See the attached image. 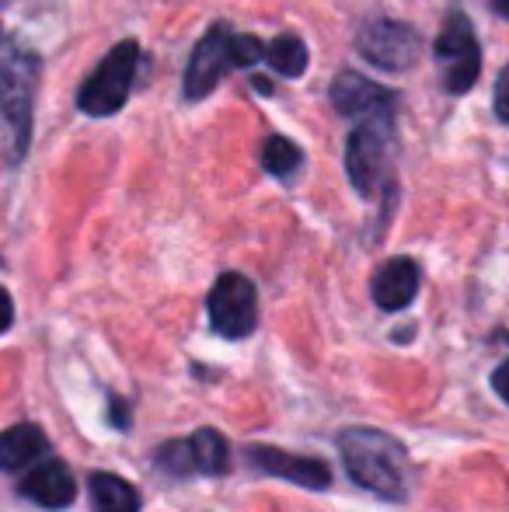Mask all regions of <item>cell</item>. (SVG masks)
Instances as JSON below:
<instances>
[{"label": "cell", "mask_w": 509, "mask_h": 512, "mask_svg": "<svg viewBox=\"0 0 509 512\" xmlns=\"http://www.w3.org/2000/svg\"><path fill=\"white\" fill-rule=\"evenodd\" d=\"M339 453L346 474L360 488L374 492L377 499L405 502L412 488V464H408L405 446L381 429L353 425L339 436Z\"/></svg>", "instance_id": "obj_1"}, {"label": "cell", "mask_w": 509, "mask_h": 512, "mask_svg": "<svg viewBox=\"0 0 509 512\" xmlns=\"http://www.w3.org/2000/svg\"><path fill=\"white\" fill-rule=\"evenodd\" d=\"M35 84H39V56L0 28V122H4L7 164H21L32 143Z\"/></svg>", "instance_id": "obj_2"}, {"label": "cell", "mask_w": 509, "mask_h": 512, "mask_svg": "<svg viewBox=\"0 0 509 512\" xmlns=\"http://www.w3.org/2000/svg\"><path fill=\"white\" fill-rule=\"evenodd\" d=\"M136 70H140V42L126 39L109 49L102 63L91 70L88 81L77 88V108L91 119H109L133 95Z\"/></svg>", "instance_id": "obj_3"}, {"label": "cell", "mask_w": 509, "mask_h": 512, "mask_svg": "<svg viewBox=\"0 0 509 512\" xmlns=\"http://www.w3.org/2000/svg\"><path fill=\"white\" fill-rule=\"evenodd\" d=\"M391 126L394 119L356 122L346 140V175L363 199L377 196L381 189L391 192Z\"/></svg>", "instance_id": "obj_4"}, {"label": "cell", "mask_w": 509, "mask_h": 512, "mask_svg": "<svg viewBox=\"0 0 509 512\" xmlns=\"http://www.w3.org/2000/svg\"><path fill=\"white\" fill-rule=\"evenodd\" d=\"M433 53H436V63H440L443 91H450V95H468V91L475 88L478 74H482V46H478L468 14L450 11Z\"/></svg>", "instance_id": "obj_5"}, {"label": "cell", "mask_w": 509, "mask_h": 512, "mask_svg": "<svg viewBox=\"0 0 509 512\" xmlns=\"http://www.w3.org/2000/svg\"><path fill=\"white\" fill-rule=\"evenodd\" d=\"M356 53L377 70L401 74L412 70L422 56V35L408 21L394 18H374L356 32Z\"/></svg>", "instance_id": "obj_6"}, {"label": "cell", "mask_w": 509, "mask_h": 512, "mask_svg": "<svg viewBox=\"0 0 509 512\" xmlns=\"http://www.w3.org/2000/svg\"><path fill=\"white\" fill-rule=\"evenodd\" d=\"M206 314L217 335L224 338H248L258 324V290L248 276L241 272H224L213 283L210 297H206Z\"/></svg>", "instance_id": "obj_7"}, {"label": "cell", "mask_w": 509, "mask_h": 512, "mask_svg": "<svg viewBox=\"0 0 509 512\" xmlns=\"http://www.w3.org/2000/svg\"><path fill=\"white\" fill-rule=\"evenodd\" d=\"M157 467L175 478H189V474H224L231 467V446L217 429H199L189 439H175L157 450Z\"/></svg>", "instance_id": "obj_8"}, {"label": "cell", "mask_w": 509, "mask_h": 512, "mask_svg": "<svg viewBox=\"0 0 509 512\" xmlns=\"http://www.w3.org/2000/svg\"><path fill=\"white\" fill-rule=\"evenodd\" d=\"M231 42H234V32L224 21L210 25V32L196 42V49H192V56H189V67H185V84H182L189 102L210 98L213 91H217L220 77L227 74V67H234Z\"/></svg>", "instance_id": "obj_9"}, {"label": "cell", "mask_w": 509, "mask_h": 512, "mask_svg": "<svg viewBox=\"0 0 509 512\" xmlns=\"http://www.w3.org/2000/svg\"><path fill=\"white\" fill-rule=\"evenodd\" d=\"M328 98H332L335 112L346 115V119H356V122L394 119V108H398V95H394L391 88L356 74V70L335 74L332 88H328Z\"/></svg>", "instance_id": "obj_10"}, {"label": "cell", "mask_w": 509, "mask_h": 512, "mask_svg": "<svg viewBox=\"0 0 509 512\" xmlns=\"http://www.w3.org/2000/svg\"><path fill=\"white\" fill-rule=\"evenodd\" d=\"M248 460H252L258 471L272 474V478H283L300 488L325 492V488L332 485V467H328L325 460L300 457V453H286V450H276V446H248Z\"/></svg>", "instance_id": "obj_11"}, {"label": "cell", "mask_w": 509, "mask_h": 512, "mask_svg": "<svg viewBox=\"0 0 509 512\" xmlns=\"http://www.w3.org/2000/svg\"><path fill=\"white\" fill-rule=\"evenodd\" d=\"M422 283V272L415 265V258H391L381 269L374 272V283H370V293H374V304L381 310H405L415 300Z\"/></svg>", "instance_id": "obj_12"}, {"label": "cell", "mask_w": 509, "mask_h": 512, "mask_svg": "<svg viewBox=\"0 0 509 512\" xmlns=\"http://www.w3.org/2000/svg\"><path fill=\"white\" fill-rule=\"evenodd\" d=\"M21 495L46 509H67L77 499V481L70 474L67 464L60 460H46V464L32 467V474H25L21 481Z\"/></svg>", "instance_id": "obj_13"}, {"label": "cell", "mask_w": 509, "mask_h": 512, "mask_svg": "<svg viewBox=\"0 0 509 512\" xmlns=\"http://www.w3.org/2000/svg\"><path fill=\"white\" fill-rule=\"evenodd\" d=\"M46 453H49V439L39 425L21 422L14 429L0 432V467L4 471H21V467L46 457Z\"/></svg>", "instance_id": "obj_14"}, {"label": "cell", "mask_w": 509, "mask_h": 512, "mask_svg": "<svg viewBox=\"0 0 509 512\" xmlns=\"http://www.w3.org/2000/svg\"><path fill=\"white\" fill-rule=\"evenodd\" d=\"M88 495L95 512H140V492L119 474L95 471L88 478Z\"/></svg>", "instance_id": "obj_15"}, {"label": "cell", "mask_w": 509, "mask_h": 512, "mask_svg": "<svg viewBox=\"0 0 509 512\" xmlns=\"http://www.w3.org/2000/svg\"><path fill=\"white\" fill-rule=\"evenodd\" d=\"M258 161H262V168L272 178H283L286 182V178H293L304 168V150L293 140H286V136H265L262 150H258Z\"/></svg>", "instance_id": "obj_16"}, {"label": "cell", "mask_w": 509, "mask_h": 512, "mask_svg": "<svg viewBox=\"0 0 509 512\" xmlns=\"http://www.w3.org/2000/svg\"><path fill=\"white\" fill-rule=\"evenodd\" d=\"M265 63L276 70L279 77H300L307 70V46L297 35H276V39L265 46Z\"/></svg>", "instance_id": "obj_17"}, {"label": "cell", "mask_w": 509, "mask_h": 512, "mask_svg": "<svg viewBox=\"0 0 509 512\" xmlns=\"http://www.w3.org/2000/svg\"><path fill=\"white\" fill-rule=\"evenodd\" d=\"M265 56V42L262 39H255V35H241V32H234V42H231V60H234V67H255L258 60Z\"/></svg>", "instance_id": "obj_18"}, {"label": "cell", "mask_w": 509, "mask_h": 512, "mask_svg": "<svg viewBox=\"0 0 509 512\" xmlns=\"http://www.w3.org/2000/svg\"><path fill=\"white\" fill-rule=\"evenodd\" d=\"M492 108H496V119L509 126V63L499 70L496 91H492Z\"/></svg>", "instance_id": "obj_19"}, {"label": "cell", "mask_w": 509, "mask_h": 512, "mask_svg": "<svg viewBox=\"0 0 509 512\" xmlns=\"http://www.w3.org/2000/svg\"><path fill=\"white\" fill-rule=\"evenodd\" d=\"M492 391H496L499 398L509 405V359H503V363L492 370Z\"/></svg>", "instance_id": "obj_20"}, {"label": "cell", "mask_w": 509, "mask_h": 512, "mask_svg": "<svg viewBox=\"0 0 509 512\" xmlns=\"http://www.w3.org/2000/svg\"><path fill=\"white\" fill-rule=\"evenodd\" d=\"M11 324H14V300H11V293L0 286V335H4Z\"/></svg>", "instance_id": "obj_21"}, {"label": "cell", "mask_w": 509, "mask_h": 512, "mask_svg": "<svg viewBox=\"0 0 509 512\" xmlns=\"http://www.w3.org/2000/svg\"><path fill=\"white\" fill-rule=\"evenodd\" d=\"M492 11H496L499 18L509 21V0H492Z\"/></svg>", "instance_id": "obj_22"}]
</instances>
